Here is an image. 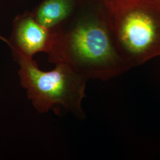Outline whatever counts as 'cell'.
I'll use <instances>...</instances> for the list:
<instances>
[{
	"label": "cell",
	"mask_w": 160,
	"mask_h": 160,
	"mask_svg": "<svg viewBox=\"0 0 160 160\" xmlns=\"http://www.w3.org/2000/svg\"><path fill=\"white\" fill-rule=\"evenodd\" d=\"M80 16L52 30L48 59L63 63L88 80H109L129 69L114 46L104 0H92Z\"/></svg>",
	"instance_id": "1"
},
{
	"label": "cell",
	"mask_w": 160,
	"mask_h": 160,
	"mask_svg": "<svg viewBox=\"0 0 160 160\" xmlns=\"http://www.w3.org/2000/svg\"><path fill=\"white\" fill-rule=\"evenodd\" d=\"M114 46L132 68L160 55L159 0H104Z\"/></svg>",
	"instance_id": "2"
},
{
	"label": "cell",
	"mask_w": 160,
	"mask_h": 160,
	"mask_svg": "<svg viewBox=\"0 0 160 160\" xmlns=\"http://www.w3.org/2000/svg\"><path fill=\"white\" fill-rule=\"evenodd\" d=\"M14 59L19 66L20 84L38 112L45 113L61 106L77 118H85L82 102L86 97L87 78L63 63L55 64V68L43 71L33 59Z\"/></svg>",
	"instance_id": "3"
},
{
	"label": "cell",
	"mask_w": 160,
	"mask_h": 160,
	"mask_svg": "<svg viewBox=\"0 0 160 160\" xmlns=\"http://www.w3.org/2000/svg\"><path fill=\"white\" fill-rule=\"evenodd\" d=\"M53 41V30L42 26L31 12H25L14 18L11 37L6 42L12 49L13 58L33 59L39 52L48 54Z\"/></svg>",
	"instance_id": "4"
},
{
	"label": "cell",
	"mask_w": 160,
	"mask_h": 160,
	"mask_svg": "<svg viewBox=\"0 0 160 160\" xmlns=\"http://www.w3.org/2000/svg\"><path fill=\"white\" fill-rule=\"evenodd\" d=\"M78 2V0H44L31 13L42 26L53 30L70 19Z\"/></svg>",
	"instance_id": "5"
},
{
	"label": "cell",
	"mask_w": 160,
	"mask_h": 160,
	"mask_svg": "<svg viewBox=\"0 0 160 160\" xmlns=\"http://www.w3.org/2000/svg\"><path fill=\"white\" fill-rule=\"evenodd\" d=\"M159 1H160V0H159Z\"/></svg>",
	"instance_id": "6"
}]
</instances>
